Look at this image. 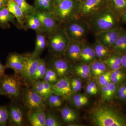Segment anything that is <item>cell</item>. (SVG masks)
<instances>
[{
	"instance_id": "1",
	"label": "cell",
	"mask_w": 126,
	"mask_h": 126,
	"mask_svg": "<svg viewBox=\"0 0 126 126\" xmlns=\"http://www.w3.org/2000/svg\"><path fill=\"white\" fill-rule=\"evenodd\" d=\"M86 20L94 34L119 27L120 21L119 17L107 6Z\"/></svg>"
},
{
	"instance_id": "2",
	"label": "cell",
	"mask_w": 126,
	"mask_h": 126,
	"mask_svg": "<svg viewBox=\"0 0 126 126\" xmlns=\"http://www.w3.org/2000/svg\"><path fill=\"white\" fill-rule=\"evenodd\" d=\"M93 123L98 126H125L126 119L117 111L105 107L95 109L92 115Z\"/></svg>"
},
{
	"instance_id": "3",
	"label": "cell",
	"mask_w": 126,
	"mask_h": 126,
	"mask_svg": "<svg viewBox=\"0 0 126 126\" xmlns=\"http://www.w3.org/2000/svg\"><path fill=\"white\" fill-rule=\"evenodd\" d=\"M70 41L61 25L54 33L47 36V48L52 55L63 57Z\"/></svg>"
},
{
	"instance_id": "4",
	"label": "cell",
	"mask_w": 126,
	"mask_h": 126,
	"mask_svg": "<svg viewBox=\"0 0 126 126\" xmlns=\"http://www.w3.org/2000/svg\"><path fill=\"white\" fill-rule=\"evenodd\" d=\"M79 2L75 0H65L55 6L53 13L61 25L79 18Z\"/></svg>"
},
{
	"instance_id": "5",
	"label": "cell",
	"mask_w": 126,
	"mask_h": 126,
	"mask_svg": "<svg viewBox=\"0 0 126 126\" xmlns=\"http://www.w3.org/2000/svg\"><path fill=\"white\" fill-rule=\"evenodd\" d=\"M62 25L70 41H86L90 30L86 20L79 18Z\"/></svg>"
},
{
	"instance_id": "6",
	"label": "cell",
	"mask_w": 126,
	"mask_h": 126,
	"mask_svg": "<svg viewBox=\"0 0 126 126\" xmlns=\"http://www.w3.org/2000/svg\"><path fill=\"white\" fill-rule=\"evenodd\" d=\"M18 74H4L0 77V94L10 99L18 98L21 94V82Z\"/></svg>"
},
{
	"instance_id": "7",
	"label": "cell",
	"mask_w": 126,
	"mask_h": 126,
	"mask_svg": "<svg viewBox=\"0 0 126 126\" xmlns=\"http://www.w3.org/2000/svg\"><path fill=\"white\" fill-rule=\"evenodd\" d=\"M107 6V0H83L79 2V18L87 20Z\"/></svg>"
},
{
	"instance_id": "8",
	"label": "cell",
	"mask_w": 126,
	"mask_h": 126,
	"mask_svg": "<svg viewBox=\"0 0 126 126\" xmlns=\"http://www.w3.org/2000/svg\"><path fill=\"white\" fill-rule=\"evenodd\" d=\"M23 99L25 106L29 110L30 113L35 110L45 109L46 100L32 88L26 89L24 91Z\"/></svg>"
},
{
	"instance_id": "9",
	"label": "cell",
	"mask_w": 126,
	"mask_h": 126,
	"mask_svg": "<svg viewBox=\"0 0 126 126\" xmlns=\"http://www.w3.org/2000/svg\"><path fill=\"white\" fill-rule=\"evenodd\" d=\"M35 14L39 20L43 31L47 36L54 33L61 25L53 12L36 11Z\"/></svg>"
},
{
	"instance_id": "10",
	"label": "cell",
	"mask_w": 126,
	"mask_h": 126,
	"mask_svg": "<svg viewBox=\"0 0 126 126\" xmlns=\"http://www.w3.org/2000/svg\"><path fill=\"white\" fill-rule=\"evenodd\" d=\"M24 69L21 77L31 83L41 58L40 56L34 55L32 53L23 54Z\"/></svg>"
},
{
	"instance_id": "11",
	"label": "cell",
	"mask_w": 126,
	"mask_h": 126,
	"mask_svg": "<svg viewBox=\"0 0 126 126\" xmlns=\"http://www.w3.org/2000/svg\"><path fill=\"white\" fill-rule=\"evenodd\" d=\"M122 29L119 27L96 33L94 34L96 40L112 51L116 41Z\"/></svg>"
},
{
	"instance_id": "12",
	"label": "cell",
	"mask_w": 126,
	"mask_h": 126,
	"mask_svg": "<svg viewBox=\"0 0 126 126\" xmlns=\"http://www.w3.org/2000/svg\"><path fill=\"white\" fill-rule=\"evenodd\" d=\"M51 57L47 62V65L54 69L59 78L65 77L69 70V61L62 56L52 55Z\"/></svg>"
},
{
	"instance_id": "13",
	"label": "cell",
	"mask_w": 126,
	"mask_h": 126,
	"mask_svg": "<svg viewBox=\"0 0 126 126\" xmlns=\"http://www.w3.org/2000/svg\"><path fill=\"white\" fill-rule=\"evenodd\" d=\"M86 43V41H70L63 57L69 62L80 61L81 52Z\"/></svg>"
},
{
	"instance_id": "14",
	"label": "cell",
	"mask_w": 126,
	"mask_h": 126,
	"mask_svg": "<svg viewBox=\"0 0 126 126\" xmlns=\"http://www.w3.org/2000/svg\"><path fill=\"white\" fill-rule=\"evenodd\" d=\"M54 94L60 96L68 98L73 93L70 79L67 77L59 79L53 84Z\"/></svg>"
},
{
	"instance_id": "15",
	"label": "cell",
	"mask_w": 126,
	"mask_h": 126,
	"mask_svg": "<svg viewBox=\"0 0 126 126\" xmlns=\"http://www.w3.org/2000/svg\"><path fill=\"white\" fill-rule=\"evenodd\" d=\"M5 65L6 68L11 69L15 73L21 75L24 69L23 54L16 52L10 53L7 56Z\"/></svg>"
},
{
	"instance_id": "16",
	"label": "cell",
	"mask_w": 126,
	"mask_h": 126,
	"mask_svg": "<svg viewBox=\"0 0 126 126\" xmlns=\"http://www.w3.org/2000/svg\"><path fill=\"white\" fill-rule=\"evenodd\" d=\"M9 118L8 123L10 126H21L24 123V113L19 106L14 103L10 104L8 107Z\"/></svg>"
},
{
	"instance_id": "17",
	"label": "cell",
	"mask_w": 126,
	"mask_h": 126,
	"mask_svg": "<svg viewBox=\"0 0 126 126\" xmlns=\"http://www.w3.org/2000/svg\"><path fill=\"white\" fill-rule=\"evenodd\" d=\"M7 9L9 12L15 16L18 24V28L26 30L25 20L23 11L15 0H7Z\"/></svg>"
},
{
	"instance_id": "18",
	"label": "cell",
	"mask_w": 126,
	"mask_h": 126,
	"mask_svg": "<svg viewBox=\"0 0 126 126\" xmlns=\"http://www.w3.org/2000/svg\"><path fill=\"white\" fill-rule=\"evenodd\" d=\"M32 88L46 100L51 94H54L53 84L43 80L34 82Z\"/></svg>"
},
{
	"instance_id": "19",
	"label": "cell",
	"mask_w": 126,
	"mask_h": 126,
	"mask_svg": "<svg viewBox=\"0 0 126 126\" xmlns=\"http://www.w3.org/2000/svg\"><path fill=\"white\" fill-rule=\"evenodd\" d=\"M11 23L18 26L16 18L9 12L7 6L0 8V27L2 29H9L10 27V23Z\"/></svg>"
},
{
	"instance_id": "20",
	"label": "cell",
	"mask_w": 126,
	"mask_h": 126,
	"mask_svg": "<svg viewBox=\"0 0 126 126\" xmlns=\"http://www.w3.org/2000/svg\"><path fill=\"white\" fill-rule=\"evenodd\" d=\"M45 110L39 109L30 113L29 120L32 126H45L46 113Z\"/></svg>"
},
{
	"instance_id": "21",
	"label": "cell",
	"mask_w": 126,
	"mask_h": 126,
	"mask_svg": "<svg viewBox=\"0 0 126 126\" xmlns=\"http://www.w3.org/2000/svg\"><path fill=\"white\" fill-rule=\"evenodd\" d=\"M34 50L32 53L35 55L40 56L44 50L47 48V36L44 32H36Z\"/></svg>"
},
{
	"instance_id": "22",
	"label": "cell",
	"mask_w": 126,
	"mask_h": 126,
	"mask_svg": "<svg viewBox=\"0 0 126 126\" xmlns=\"http://www.w3.org/2000/svg\"><path fill=\"white\" fill-rule=\"evenodd\" d=\"M107 5L119 18L126 11V0H107Z\"/></svg>"
},
{
	"instance_id": "23",
	"label": "cell",
	"mask_w": 126,
	"mask_h": 126,
	"mask_svg": "<svg viewBox=\"0 0 126 126\" xmlns=\"http://www.w3.org/2000/svg\"><path fill=\"white\" fill-rule=\"evenodd\" d=\"M111 54L103 61L107 66L112 70L121 69L123 68L122 63V55L113 53Z\"/></svg>"
},
{
	"instance_id": "24",
	"label": "cell",
	"mask_w": 126,
	"mask_h": 126,
	"mask_svg": "<svg viewBox=\"0 0 126 126\" xmlns=\"http://www.w3.org/2000/svg\"><path fill=\"white\" fill-rule=\"evenodd\" d=\"M34 6L36 11L53 12L55 5L53 0H34Z\"/></svg>"
},
{
	"instance_id": "25",
	"label": "cell",
	"mask_w": 126,
	"mask_h": 126,
	"mask_svg": "<svg viewBox=\"0 0 126 126\" xmlns=\"http://www.w3.org/2000/svg\"><path fill=\"white\" fill-rule=\"evenodd\" d=\"M112 52L122 55L126 53V30H122L114 47Z\"/></svg>"
},
{
	"instance_id": "26",
	"label": "cell",
	"mask_w": 126,
	"mask_h": 126,
	"mask_svg": "<svg viewBox=\"0 0 126 126\" xmlns=\"http://www.w3.org/2000/svg\"><path fill=\"white\" fill-rule=\"evenodd\" d=\"M96 58L93 46L85 43L81 52L80 61L85 63H92Z\"/></svg>"
},
{
	"instance_id": "27",
	"label": "cell",
	"mask_w": 126,
	"mask_h": 126,
	"mask_svg": "<svg viewBox=\"0 0 126 126\" xmlns=\"http://www.w3.org/2000/svg\"><path fill=\"white\" fill-rule=\"evenodd\" d=\"M25 26L26 30L31 29L36 32H44L40 21L35 14L29 16L26 19Z\"/></svg>"
},
{
	"instance_id": "28",
	"label": "cell",
	"mask_w": 126,
	"mask_h": 126,
	"mask_svg": "<svg viewBox=\"0 0 126 126\" xmlns=\"http://www.w3.org/2000/svg\"><path fill=\"white\" fill-rule=\"evenodd\" d=\"M97 58L104 60L112 53V51L106 46L96 40L93 46Z\"/></svg>"
},
{
	"instance_id": "29",
	"label": "cell",
	"mask_w": 126,
	"mask_h": 126,
	"mask_svg": "<svg viewBox=\"0 0 126 126\" xmlns=\"http://www.w3.org/2000/svg\"><path fill=\"white\" fill-rule=\"evenodd\" d=\"M47 68V62L44 59L41 58L31 83L34 82L42 80L45 75Z\"/></svg>"
},
{
	"instance_id": "30",
	"label": "cell",
	"mask_w": 126,
	"mask_h": 126,
	"mask_svg": "<svg viewBox=\"0 0 126 126\" xmlns=\"http://www.w3.org/2000/svg\"><path fill=\"white\" fill-rule=\"evenodd\" d=\"M15 1L23 11L25 20L28 16L35 13L36 10L34 6L30 4L26 0H15Z\"/></svg>"
},
{
	"instance_id": "31",
	"label": "cell",
	"mask_w": 126,
	"mask_h": 126,
	"mask_svg": "<svg viewBox=\"0 0 126 126\" xmlns=\"http://www.w3.org/2000/svg\"><path fill=\"white\" fill-rule=\"evenodd\" d=\"M117 91L116 84L111 82L108 85L103 86L102 94L103 98L104 100H110L114 97Z\"/></svg>"
},
{
	"instance_id": "32",
	"label": "cell",
	"mask_w": 126,
	"mask_h": 126,
	"mask_svg": "<svg viewBox=\"0 0 126 126\" xmlns=\"http://www.w3.org/2000/svg\"><path fill=\"white\" fill-rule=\"evenodd\" d=\"M61 114L63 121L66 123H72L77 120V113L70 108L65 107L62 109Z\"/></svg>"
},
{
	"instance_id": "33",
	"label": "cell",
	"mask_w": 126,
	"mask_h": 126,
	"mask_svg": "<svg viewBox=\"0 0 126 126\" xmlns=\"http://www.w3.org/2000/svg\"><path fill=\"white\" fill-rule=\"evenodd\" d=\"M91 71L95 76H99L107 70V65L103 61H94L91 63Z\"/></svg>"
},
{
	"instance_id": "34",
	"label": "cell",
	"mask_w": 126,
	"mask_h": 126,
	"mask_svg": "<svg viewBox=\"0 0 126 126\" xmlns=\"http://www.w3.org/2000/svg\"><path fill=\"white\" fill-rule=\"evenodd\" d=\"M59 79L58 75L54 69L47 64L45 75L42 80L53 84L55 83Z\"/></svg>"
},
{
	"instance_id": "35",
	"label": "cell",
	"mask_w": 126,
	"mask_h": 126,
	"mask_svg": "<svg viewBox=\"0 0 126 126\" xmlns=\"http://www.w3.org/2000/svg\"><path fill=\"white\" fill-rule=\"evenodd\" d=\"M74 68L77 74L83 79L88 78L91 72L90 65L87 64H77L75 65Z\"/></svg>"
},
{
	"instance_id": "36",
	"label": "cell",
	"mask_w": 126,
	"mask_h": 126,
	"mask_svg": "<svg viewBox=\"0 0 126 126\" xmlns=\"http://www.w3.org/2000/svg\"><path fill=\"white\" fill-rule=\"evenodd\" d=\"M61 96L53 94L50 95L46 101V105L51 108H58L63 104V100Z\"/></svg>"
},
{
	"instance_id": "37",
	"label": "cell",
	"mask_w": 126,
	"mask_h": 126,
	"mask_svg": "<svg viewBox=\"0 0 126 126\" xmlns=\"http://www.w3.org/2000/svg\"><path fill=\"white\" fill-rule=\"evenodd\" d=\"M111 82L115 84L121 83L126 78V74L121 69L112 70L111 72Z\"/></svg>"
},
{
	"instance_id": "38",
	"label": "cell",
	"mask_w": 126,
	"mask_h": 126,
	"mask_svg": "<svg viewBox=\"0 0 126 126\" xmlns=\"http://www.w3.org/2000/svg\"><path fill=\"white\" fill-rule=\"evenodd\" d=\"M9 111L7 106H0V126H6L8 123Z\"/></svg>"
},
{
	"instance_id": "39",
	"label": "cell",
	"mask_w": 126,
	"mask_h": 126,
	"mask_svg": "<svg viewBox=\"0 0 126 126\" xmlns=\"http://www.w3.org/2000/svg\"><path fill=\"white\" fill-rule=\"evenodd\" d=\"M46 113L45 126H60L61 122L55 115L49 112Z\"/></svg>"
},
{
	"instance_id": "40",
	"label": "cell",
	"mask_w": 126,
	"mask_h": 126,
	"mask_svg": "<svg viewBox=\"0 0 126 126\" xmlns=\"http://www.w3.org/2000/svg\"><path fill=\"white\" fill-rule=\"evenodd\" d=\"M73 103L76 107H81L86 105L88 102L87 97L82 94H76L74 96L72 99Z\"/></svg>"
},
{
	"instance_id": "41",
	"label": "cell",
	"mask_w": 126,
	"mask_h": 126,
	"mask_svg": "<svg viewBox=\"0 0 126 126\" xmlns=\"http://www.w3.org/2000/svg\"><path fill=\"white\" fill-rule=\"evenodd\" d=\"M111 71H107L99 76V83L102 87L107 86L111 82Z\"/></svg>"
},
{
	"instance_id": "42",
	"label": "cell",
	"mask_w": 126,
	"mask_h": 126,
	"mask_svg": "<svg viewBox=\"0 0 126 126\" xmlns=\"http://www.w3.org/2000/svg\"><path fill=\"white\" fill-rule=\"evenodd\" d=\"M117 95L118 97L122 101L126 99V85H122L118 89Z\"/></svg>"
},
{
	"instance_id": "43",
	"label": "cell",
	"mask_w": 126,
	"mask_h": 126,
	"mask_svg": "<svg viewBox=\"0 0 126 126\" xmlns=\"http://www.w3.org/2000/svg\"><path fill=\"white\" fill-rule=\"evenodd\" d=\"M70 83L71 84H74L75 86H77L78 87L80 90L82 88V82L79 79L74 78L72 79L70 81Z\"/></svg>"
},
{
	"instance_id": "44",
	"label": "cell",
	"mask_w": 126,
	"mask_h": 126,
	"mask_svg": "<svg viewBox=\"0 0 126 126\" xmlns=\"http://www.w3.org/2000/svg\"><path fill=\"white\" fill-rule=\"evenodd\" d=\"M87 86H89L91 89H92L94 92L96 93V94H97L98 92V90L96 84L94 82L91 81V82H89Z\"/></svg>"
},
{
	"instance_id": "45",
	"label": "cell",
	"mask_w": 126,
	"mask_h": 126,
	"mask_svg": "<svg viewBox=\"0 0 126 126\" xmlns=\"http://www.w3.org/2000/svg\"><path fill=\"white\" fill-rule=\"evenodd\" d=\"M6 69L5 65L2 64L0 61V77H2L5 74V71Z\"/></svg>"
},
{
	"instance_id": "46",
	"label": "cell",
	"mask_w": 126,
	"mask_h": 126,
	"mask_svg": "<svg viewBox=\"0 0 126 126\" xmlns=\"http://www.w3.org/2000/svg\"><path fill=\"white\" fill-rule=\"evenodd\" d=\"M122 63L123 68L126 69V53L122 55Z\"/></svg>"
},
{
	"instance_id": "47",
	"label": "cell",
	"mask_w": 126,
	"mask_h": 126,
	"mask_svg": "<svg viewBox=\"0 0 126 126\" xmlns=\"http://www.w3.org/2000/svg\"><path fill=\"white\" fill-rule=\"evenodd\" d=\"M120 21L126 24V11L121 16L120 18Z\"/></svg>"
},
{
	"instance_id": "48",
	"label": "cell",
	"mask_w": 126,
	"mask_h": 126,
	"mask_svg": "<svg viewBox=\"0 0 126 126\" xmlns=\"http://www.w3.org/2000/svg\"><path fill=\"white\" fill-rule=\"evenodd\" d=\"M7 0H0V8L7 6Z\"/></svg>"
},
{
	"instance_id": "49",
	"label": "cell",
	"mask_w": 126,
	"mask_h": 126,
	"mask_svg": "<svg viewBox=\"0 0 126 126\" xmlns=\"http://www.w3.org/2000/svg\"><path fill=\"white\" fill-rule=\"evenodd\" d=\"M53 0L55 4V6H56V5L58 4L60 2H62V1L65 0Z\"/></svg>"
},
{
	"instance_id": "50",
	"label": "cell",
	"mask_w": 126,
	"mask_h": 126,
	"mask_svg": "<svg viewBox=\"0 0 126 126\" xmlns=\"http://www.w3.org/2000/svg\"><path fill=\"white\" fill-rule=\"evenodd\" d=\"M75 0L77 1H78L79 2H81V1H82L83 0Z\"/></svg>"
},
{
	"instance_id": "51",
	"label": "cell",
	"mask_w": 126,
	"mask_h": 126,
	"mask_svg": "<svg viewBox=\"0 0 126 126\" xmlns=\"http://www.w3.org/2000/svg\"></svg>"
}]
</instances>
